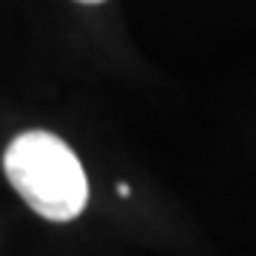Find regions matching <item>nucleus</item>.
Returning a JSON list of instances; mask_svg holds the SVG:
<instances>
[{
    "label": "nucleus",
    "mask_w": 256,
    "mask_h": 256,
    "mask_svg": "<svg viewBox=\"0 0 256 256\" xmlns=\"http://www.w3.org/2000/svg\"><path fill=\"white\" fill-rule=\"evenodd\" d=\"M3 168L23 202L52 222L80 216L88 202V180L77 154L48 131L14 137L6 148Z\"/></svg>",
    "instance_id": "1"
},
{
    "label": "nucleus",
    "mask_w": 256,
    "mask_h": 256,
    "mask_svg": "<svg viewBox=\"0 0 256 256\" xmlns=\"http://www.w3.org/2000/svg\"><path fill=\"white\" fill-rule=\"evenodd\" d=\"M117 194H120V196H128V194H131V188H128L126 182H120L117 185Z\"/></svg>",
    "instance_id": "2"
},
{
    "label": "nucleus",
    "mask_w": 256,
    "mask_h": 256,
    "mask_svg": "<svg viewBox=\"0 0 256 256\" xmlns=\"http://www.w3.org/2000/svg\"><path fill=\"white\" fill-rule=\"evenodd\" d=\"M77 3H102V0H77Z\"/></svg>",
    "instance_id": "3"
}]
</instances>
